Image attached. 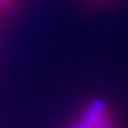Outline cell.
<instances>
[{"mask_svg":"<svg viewBox=\"0 0 128 128\" xmlns=\"http://www.w3.org/2000/svg\"><path fill=\"white\" fill-rule=\"evenodd\" d=\"M22 2L24 0H0V22L17 14L22 7Z\"/></svg>","mask_w":128,"mask_h":128,"instance_id":"2","label":"cell"},{"mask_svg":"<svg viewBox=\"0 0 128 128\" xmlns=\"http://www.w3.org/2000/svg\"><path fill=\"white\" fill-rule=\"evenodd\" d=\"M92 2H106V0H92Z\"/></svg>","mask_w":128,"mask_h":128,"instance_id":"3","label":"cell"},{"mask_svg":"<svg viewBox=\"0 0 128 128\" xmlns=\"http://www.w3.org/2000/svg\"><path fill=\"white\" fill-rule=\"evenodd\" d=\"M63 128H115V116L106 102L93 100L76 112Z\"/></svg>","mask_w":128,"mask_h":128,"instance_id":"1","label":"cell"}]
</instances>
